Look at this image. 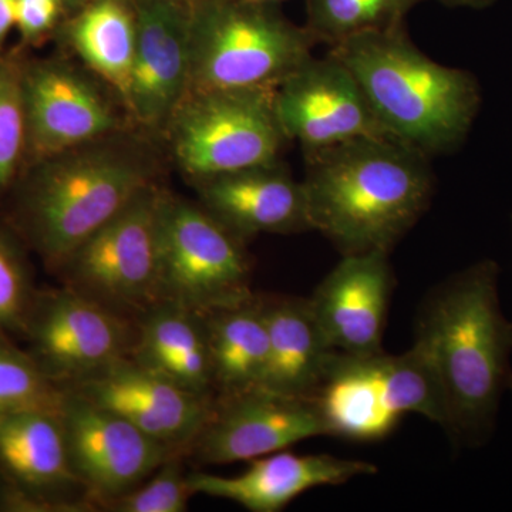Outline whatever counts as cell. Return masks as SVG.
Wrapping results in <instances>:
<instances>
[{
  "label": "cell",
  "mask_w": 512,
  "mask_h": 512,
  "mask_svg": "<svg viewBox=\"0 0 512 512\" xmlns=\"http://www.w3.org/2000/svg\"><path fill=\"white\" fill-rule=\"evenodd\" d=\"M498 276L491 259L461 269L434 286L417 313L413 346L436 376L441 429L457 447L491 439L510 389L512 323L501 311Z\"/></svg>",
  "instance_id": "1"
},
{
  "label": "cell",
  "mask_w": 512,
  "mask_h": 512,
  "mask_svg": "<svg viewBox=\"0 0 512 512\" xmlns=\"http://www.w3.org/2000/svg\"><path fill=\"white\" fill-rule=\"evenodd\" d=\"M157 141L130 128L26 165L6 197L5 220L56 272L74 249L158 183Z\"/></svg>",
  "instance_id": "2"
},
{
  "label": "cell",
  "mask_w": 512,
  "mask_h": 512,
  "mask_svg": "<svg viewBox=\"0 0 512 512\" xmlns=\"http://www.w3.org/2000/svg\"><path fill=\"white\" fill-rule=\"evenodd\" d=\"M309 224L342 255L392 252L433 197L427 156L393 138L305 151Z\"/></svg>",
  "instance_id": "3"
},
{
  "label": "cell",
  "mask_w": 512,
  "mask_h": 512,
  "mask_svg": "<svg viewBox=\"0 0 512 512\" xmlns=\"http://www.w3.org/2000/svg\"><path fill=\"white\" fill-rule=\"evenodd\" d=\"M330 53L349 67L394 140L427 157L466 140L480 110V84L467 70L424 55L403 25L349 37Z\"/></svg>",
  "instance_id": "4"
},
{
  "label": "cell",
  "mask_w": 512,
  "mask_h": 512,
  "mask_svg": "<svg viewBox=\"0 0 512 512\" xmlns=\"http://www.w3.org/2000/svg\"><path fill=\"white\" fill-rule=\"evenodd\" d=\"M190 2V90L276 89L318 43L272 3Z\"/></svg>",
  "instance_id": "5"
},
{
  "label": "cell",
  "mask_w": 512,
  "mask_h": 512,
  "mask_svg": "<svg viewBox=\"0 0 512 512\" xmlns=\"http://www.w3.org/2000/svg\"><path fill=\"white\" fill-rule=\"evenodd\" d=\"M309 399L326 437L352 443L386 439L409 414L443 424L439 384L414 346L400 355L335 350Z\"/></svg>",
  "instance_id": "6"
},
{
  "label": "cell",
  "mask_w": 512,
  "mask_h": 512,
  "mask_svg": "<svg viewBox=\"0 0 512 512\" xmlns=\"http://www.w3.org/2000/svg\"><path fill=\"white\" fill-rule=\"evenodd\" d=\"M275 90H188L161 140L190 183L279 160L289 140Z\"/></svg>",
  "instance_id": "7"
},
{
  "label": "cell",
  "mask_w": 512,
  "mask_h": 512,
  "mask_svg": "<svg viewBox=\"0 0 512 512\" xmlns=\"http://www.w3.org/2000/svg\"><path fill=\"white\" fill-rule=\"evenodd\" d=\"M245 242L198 202L165 190L160 220L157 302L201 315L254 298Z\"/></svg>",
  "instance_id": "8"
},
{
  "label": "cell",
  "mask_w": 512,
  "mask_h": 512,
  "mask_svg": "<svg viewBox=\"0 0 512 512\" xmlns=\"http://www.w3.org/2000/svg\"><path fill=\"white\" fill-rule=\"evenodd\" d=\"M165 188H144L127 207L74 249L55 274L63 286L126 316L157 302L160 220Z\"/></svg>",
  "instance_id": "9"
},
{
  "label": "cell",
  "mask_w": 512,
  "mask_h": 512,
  "mask_svg": "<svg viewBox=\"0 0 512 512\" xmlns=\"http://www.w3.org/2000/svg\"><path fill=\"white\" fill-rule=\"evenodd\" d=\"M26 165L136 128L117 94L72 56H26ZM138 130V128H137Z\"/></svg>",
  "instance_id": "10"
},
{
  "label": "cell",
  "mask_w": 512,
  "mask_h": 512,
  "mask_svg": "<svg viewBox=\"0 0 512 512\" xmlns=\"http://www.w3.org/2000/svg\"><path fill=\"white\" fill-rule=\"evenodd\" d=\"M20 335L40 370L66 387L130 357L136 320L63 286L36 292Z\"/></svg>",
  "instance_id": "11"
},
{
  "label": "cell",
  "mask_w": 512,
  "mask_h": 512,
  "mask_svg": "<svg viewBox=\"0 0 512 512\" xmlns=\"http://www.w3.org/2000/svg\"><path fill=\"white\" fill-rule=\"evenodd\" d=\"M0 510L96 511L74 473L59 410L0 416Z\"/></svg>",
  "instance_id": "12"
},
{
  "label": "cell",
  "mask_w": 512,
  "mask_h": 512,
  "mask_svg": "<svg viewBox=\"0 0 512 512\" xmlns=\"http://www.w3.org/2000/svg\"><path fill=\"white\" fill-rule=\"evenodd\" d=\"M59 416L74 473L94 510L147 480L168 457L184 451L151 439L119 414L62 387Z\"/></svg>",
  "instance_id": "13"
},
{
  "label": "cell",
  "mask_w": 512,
  "mask_h": 512,
  "mask_svg": "<svg viewBox=\"0 0 512 512\" xmlns=\"http://www.w3.org/2000/svg\"><path fill=\"white\" fill-rule=\"evenodd\" d=\"M275 107L286 138L305 151L356 138H393L349 67L332 53L309 57L289 74L276 87Z\"/></svg>",
  "instance_id": "14"
},
{
  "label": "cell",
  "mask_w": 512,
  "mask_h": 512,
  "mask_svg": "<svg viewBox=\"0 0 512 512\" xmlns=\"http://www.w3.org/2000/svg\"><path fill=\"white\" fill-rule=\"evenodd\" d=\"M315 437L326 433L311 399L255 387L215 396L210 417L188 453L211 466L248 463Z\"/></svg>",
  "instance_id": "15"
},
{
  "label": "cell",
  "mask_w": 512,
  "mask_h": 512,
  "mask_svg": "<svg viewBox=\"0 0 512 512\" xmlns=\"http://www.w3.org/2000/svg\"><path fill=\"white\" fill-rule=\"evenodd\" d=\"M136 55L126 109L138 130L161 140L190 90V0H131Z\"/></svg>",
  "instance_id": "16"
},
{
  "label": "cell",
  "mask_w": 512,
  "mask_h": 512,
  "mask_svg": "<svg viewBox=\"0 0 512 512\" xmlns=\"http://www.w3.org/2000/svg\"><path fill=\"white\" fill-rule=\"evenodd\" d=\"M130 421L151 439L188 453L210 417L215 396H202L124 357L66 386Z\"/></svg>",
  "instance_id": "17"
},
{
  "label": "cell",
  "mask_w": 512,
  "mask_h": 512,
  "mask_svg": "<svg viewBox=\"0 0 512 512\" xmlns=\"http://www.w3.org/2000/svg\"><path fill=\"white\" fill-rule=\"evenodd\" d=\"M394 284L389 252L342 255L308 298L333 349L353 355L384 350Z\"/></svg>",
  "instance_id": "18"
},
{
  "label": "cell",
  "mask_w": 512,
  "mask_h": 512,
  "mask_svg": "<svg viewBox=\"0 0 512 512\" xmlns=\"http://www.w3.org/2000/svg\"><path fill=\"white\" fill-rule=\"evenodd\" d=\"M191 184L198 204L242 242L261 234L312 231L302 181L279 160Z\"/></svg>",
  "instance_id": "19"
},
{
  "label": "cell",
  "mask_w": 512,
  "mask_h": 512,
  "mask_svg": "<svg viewBox=\"0 0 512 512\" xmlns=\"http://www.w3.org/2000/svg\"><path fill=\"white\" fill-rule=\"evenodd\" d=\"M248 463L247 470L238 476L202 471L188 474L192 493L232 501L249 512H279L313 488L338 487L355 478L375 476L379 471L365 460L285 450Z\"/></svg>",
  "instance_id": "20"
},
{
  "label": "cell",
  "mask_w": 512,
  "mask_h": 512,
  "mask_svg": "<svg viewBox=\"0 0 512 512\" xmlns=\"http://www.w3.org/2000/svg\"><path fill=\"white\" fill-rule=\"evenodd\" d=\"M131 359L184 389L215 396L205 315L158 302L136 320Z\"/></svg>",
  "instance_id": "21"
},
{
  "label": "cell",
  "mask_w": 512,
  "mask_h": 512,
  "mask_svg": "<svg viewBox=\"0 0 512 512\" xmlns=\"http://www.w3.org/2000/svg\"><path fill=\"white\" fill-rule=\"evenodd\" d=\"M262 303L268 357L259 387L309 399L335 349L320 329L308 298L262 295Z\"/></svg>",
  "instance_id": "22"
},
{
  "label": "cell",
  "mask_w": 512,
  "mask_h": 512,
  "mask_svg": "<svg viewBox=\"0 0 512 512\" xmlns=\"http://www.w3.org/2000/svg\"><path fill=\"white\" fill-rule=\"evenodd\" d=\"M136 35L131 0H92L64 20L53 42L59 52L72 56L103 80L126 107Z\"/></svg>",
  "instance_id": "23"
},
{
  "label": "cell",
  "mask_w": 512,
  "mask_h": 512,
  "mask_svg": "<svg viewBox=\"0 0 512 512\" xmlns=\"http://www.w3.org/2000/svg\"><path fill=\"white\" fill-rule=\"evenodd\" d=\"M215 396L261 386L268 357L262 295L205 315Z\"/></svg>",
  "instance_id": "24"
},
{
  "label": "cell",
  "mask_w": 512,
  "mask_h": 512,
  "mask_svg": "<svg viewBox=\"0 0 512 512\" xmlns=\"http://www.w3.org/2000/svg\"><path fill=\"white\" fill-rule=\"evenodd\" d=\"M424 0H305L306 28L330 46L362 35L403 25Z\"/></svg>",
  "instance_id": "25"
},
{
  "label": "cell",
  "mask_w": 512,
  "mask_h": 512,
  "mask_svg": "<svg viewBox=\"0 0 512 512\" xmlns=\"http://www.w3.org/2000/svg\"><path fill=\"white\" fill-rule=\"evenodd\" d=\"M29 53L16 45L0 55V200L8 197L26 163L22 73Z\"/></svg>",
  "instance_id": "26"
},
{
  "label": "cell",
  "mask_w": 512,
  "mask_h": 512,
  "mask_svg": "<svg viewBox=\"0 0 512 512\" xmlns=\"http://www.w3.org/2000/svg\"><path fill=\"white\" fill-rule=\"evenodd\" d=\"M28 245L0 218V333H22L35 299Z\"/></svg>",
  "instance_id": "27"
},
{
  "label": "cell",
  "mask_w": 512,
  "mask_h": 512,
  "mask_svg": "<svg viewBox=\"0 0 512 512\" xmlns=\"http://www.w3.org/2000/svg\"><path fill=\"white\" fill-rule=\"evenodd\" d=\"M62 387L45 375L28 350L0 333V403L9 409L59 410Z\"/></svg>",
  "instance_id": "28"
},
{
  "label": "cell",
  "mask_w": 512,
  "mask_h": 512,
  "mask_svg": "<svg viewBox=\"0 0 512 512\" xmlns=\"http://www.w3.org/2000/svg\"><path fill=\"white\" fill-rule=\"evenodd\" d=\"M185 453L168 457L147 480L104 505L109 512H184L194 493L184 473Z\"/></svg>",
  "instance_id": "29"
},
{
  "label": "cell",
  "mask_w": 512,
  "mask_h": 512,
  "mask_svg": "<svg viewBox=\"0 0 512 512\" xmlns=\"http://www.w3.org/2000/svg\"><path fill=\"white\" fill-rule=\"evenodd\" d=\"M67 18L69 10L64 0H19L15 26L18 45L30 52L53 42Z\"/></svg>",
  "instance_id": "30"
},
{
  "label": "cell",
  "mask_w": 512,
  "mask_h": 512,
  "mask_svg": "<svg viewBox=\"0 0 512 512\" xmlns=\"http://www.w3.org/2000/svg\"><path fill=\"white\" fill-rule=\"evenodd\" d=\"M19 0H0V55L8 49L10 32L16 26V12Z\"/></svg>",
  "instance_id": "31"
},
{
  "label": "cell",
  "mask_w": 512,
  "mask_h": 512,
  "mask_svg": "<svg viewBox=\"0 0 512 512\" xmlns=\"http://www.w3.org/2000/svg\"><path fill=\"white\" fill-rule=\"evenodd\" d=\"M443 5L450 8L485 9L493 6L497 0H439Z\"/></svg>",
  "instance_id": "32"
},
{
  "label": "cell",
  "mask_w": 512,
  "mask_h": 512,
  "mask_svg": "<svg viewBox=\"0 0 512 512\" xmlns=\"http://www.w3.org/2000/svg\"><path fill=\"white\" fill-rule=\"evenodd\" d=\"M66 2L67 10H69V16L76 13L77 10L84 8V6L89 5L92 0H64Z\"/></svg>",
  "instance_id": "33"
},
{
  "label": "cell",
  "mask_w": 512,
  "mask_h": 512,
  "mask_svg": "<svg viewBox=\"0 0 512 512\" xmlns=\"http://www.w3.org/2000/svg\"><path fill=\"white\" fill-rule=\"evenodd\" d=\"M255 2L272 3V5H278V3L282 2V0H255Z\"/></svg>",
  "instance_id": "34"
},
{
  "label": "cell",
  "mask_w": 512,
  "mask_h": 512,
  "mask_svg": "<svg viewBox=\"0 0 512 512\" xmlns=\"http://www.w3.org/2000/svg\"><path fill=\"white\" fill-rule=\"evenodd\" d=\"M9 407L3 406L2 403H0V416H2L3 413L8 412Z\"/></svg>",
  "instance_id": "35"
},
{
  "label": "cell",
  "mask_w": 512,
  "mask_h": 512,
  "mask_svg": "<svg viewBox=\"0 0 512 512\" xmlns=\"http://www.w3.org/2000/svg\"><path fill=\"white\" fill-rule=\"evenodd\" d=\"M510 390H511V392H512V380H511V384H510Z\"/></svg>",
  "instance_id": "36"
}]
</instances>
